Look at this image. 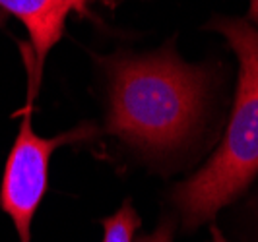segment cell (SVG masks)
<instances>
[{
	"mask_svg": "<svg viewBox=\"0 0 258 242\" xmlns=\"http://www.w3.org/2000/svg\"><path fill=\"white\" fill-rule=\"evenodd\" d=\"M111 111L107 128L146 151H169L194 130L206 95V74L167 49L107 60Z\"/></svg>",
	"mask_w": 258,
	"mask_h": 242,
	"instance_id": "1",
	"label": "cell"
},
{
	"mask_svg": "<svg viewBox=\"0 0 258 242\" xmlns=\"http://www.w3.org/2000/svg\"><path fill=\"white\" fill-rule=\"evenodd\" d=\"M136 242H173V227L169 223H165V225H161L159 229L155 230L154 234L142 236L140 240Z\"/></svg>",
	"mask_w": 258,
	"mask_h": 242,
	"instance_id": "6",
	"label": "cell"
},
{
	"mask_svg": "<svg viewBox=\"0 0 258 242\" xmlns=\"http://www.w3.org/2000/svg\"><path fill=\"white\" fill-rule=\"evenodd\" d=\"M212 238H214V242H229L221 234V230L218 229V227H212Z\"/></svg>",
	"mask_w": 258,
	"mask_h": 242,
	"instance_id": "8",
	"label": "cell"
},
{
	"mask_svg": "<svg viewBox=\"0 0 258 242\" xmlns=\"http://www.w3.org/2000/svg\"><path fill=\"white\" fill-rule=\"evenodd\" d=\"M140 227V217L136 209L126 202L115 215L103 221V242H132L134 232Z\"/></svg>",
	"mask_w": 258,
	"mask_h": 242,
	"instance_id": "5",
	"label": "cell"
},
{
	"mask_svg": "<svg viewBox=\"0 0 258 242\" xmlns=\"http://www.w3.org/2000/svg\"><path fill=\"white\" fill-rule=\"evenodd\" d=\"M95 128L82 124L54 138H41L31 126V97L27 99L26 115L22 118L0 186V207L10 217L20 234V240H31V221L47 190L49 163L60 145L91 138Z\"/></svg>",
	"mask_w": 258,
	"mask_h": 242,
	"instance_id": "3",
	"label": "cell"
},
{
	"mask_svg": "<svg viewBox=\"0 0 258 242\" xmlns=\"http://www.w3.org/2000/svg\"><path fill=\"white\" fill-rule=\"evenodd\" d=\"M4 18H6V16H4V12H2V10H0V26H2V24H4Z\"/></svg>",
	"mask_w": 258,
	"mask_h": 242,
	"instance_id": "10",
	"label": "cell"
},
{
	"mask_svg": "<svg viewBox=\"0 0 258 242\" xmlns=\"http://www.w3.org/2000/svg\"><path fill=\"white\" fill-rule=\"evenodd\" d=\"M0 10L16 16L27 27L33 47V58L27 60L31 66L29 97H33L41 84L45 56L62 37L66 16L72 10V4L70 0H0Z\"/></svg>",
	"mask_w": 258,
	"mask_h": 242,
	"instance_id": "4",
	"label": "cell"
},
{
	"mask_svg": "<svg viewBox=\"0 0 258 242\" xmlns=\"http://www.w3.org/2000/svg\"><path fill=\"white\" fill-rule=\"evenodd\" d=\"M214 29L223 33L239 58V86L220 149L175 190L186 227L216 215L258 175V31L243 20H220Z\"/></svg>",
	"mask_w": 258,
	"mask_h": 242,
	"instance_id": "2",
	"label": "cell"
},
{
	"mask_svg": "<svg viewBox=\"0 0 258 242\" xmlns=\"http://www.w3.org/2000/svg\"><path fill=\"white\" fill-rule=\"evenodd\" d=\"M70 4H72V10H76L78 14H84L88 0H70Z\"/></svg>",
	"mask_w": 258,
	"mask_h": 242,
	"instance_id": "7",
	"label": "cell"
},
{
	"mask_svg": "<svg viewBox=\"0 0 258 242\" xmlns=\"http://www.w3.org/2000/svg\"><path fill=\"white\" fill-rule=\"evenodd\" d=\"M250 16L254 22H258V0H250Z\"/></svg>",
	"mask_w": 258,
	"mask_h": 242,
	"instance_id": "9",
	"label": "cell"
}]
</instances>
